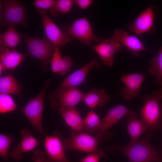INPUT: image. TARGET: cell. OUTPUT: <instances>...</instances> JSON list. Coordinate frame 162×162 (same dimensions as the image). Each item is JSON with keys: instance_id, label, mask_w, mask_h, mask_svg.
I'll list each match as a JSON object with an SVG mask.
<instances>
[{"instance_id": "obj_1", "label": "cell", "mask_w": 162, "mask_h": 162, "mask_svg": "<svg viewBox=\"0 0 162 162\" xmlns=\"http://www.w3.org/2000/svg\"><path fill=\"white\" fill-rule=\"evenodd\" d=\"M154 135L148 132L144 138L130 141L126 146L115 145L106 149L121 152L130 162H162V157L151 143V138Z\"/></svg>"}, {"instance_id": "obj_2", "label": "cell", "mask_w": 162, "mask_h": 162, "mask_svg": "<svg viewBox=\"0 0 162 162\" xmlns=\"http://www.w3.org/2000/svg\"><path fill=\"white\" fill-rule=\"evenodd\" d=\"M144 104L140 111V119L147 126L148 132L155 135L162 127V86L151 95H143Z\"/></svg>"}, {"instance_id": "obj_3", "label": "cell", "mask_w": 162, "mask_h": 162, "mask_svg": "<svg viewBox=\"0 0 162 162\" xmlns=\"http://www.w3.org/2000/svg\"><path fill=\"white\" fill-rule=\"evenodd\" d=\"M22 35L27 48V54L40 61L42 71H47L56 48L46 36L38 38L24 34Z\"/></svg>"}, {"instance_id": "obj_4", "label": "cell", "mask_w": 162, "mask_h": 162, "mask_svg": "<svg viewBox=\"0 0 162 162\" xmlns=\"http://www.w3.org/2000/svg\"><path fill=\"white\" fill-rule=\"evenodd\" d=\"M51 81L49 79L45 83L40 92L34 98L29 100L22 110L36 131L43 134V111L44 101L46 90Z\"/></svg>"}, {"instance_id": "obj_5", "label": "cell", "mask_w": 162, "mask_h": 162, "mask_svg": "<svg viewBox=\"0 0 162 162\" xmlns=\"http://www.w3.org/2000/svg\"><path fill=\"white\" fill-rule=\"evenodd\" d=\"M62 31L72 40H77L87 46H92V41L99 44L103 40L94 34L89 21L85 17L78 19L71 25L64 26Z\"/></svg>"}, {"instance_id": "obj_6", "label": "cell", "mask_w": 162, "mask_h": 162, "mask_svg": "<svg viewBox=\"0 0 162 162\" xmlns=\"http://www.w3.org/2000/svg\"><path fill=\"white\" fill-rule=\"evenodd\" d=\"M3 7L0 13V24L3 27L20 25L28 26L26 8L22 2L16 0L3 1Z\"/></svg>"}, {"instance_id": "obj_7", "label": "cell", "mask_w": 162, "mask_h": 162, "mask_svg": "<svg viewBox=\"0 0 162 162\" xmlns=\"http://www.w3.org/2000/svg\"><path fill=\"white\" fill-rule=\"evenodd\" d=\"M61 140L65 150H77L89 153L99 149V141L95 136L81 132L71 130L69 137L62 138Z\"/></svg>"}, {"instance_id": "obj_8", "label": "cell", "mask_w": 162, "mask_h": 162, "mask_svg": "<svg viewBox=\"0 0 162 162\" xmlns=\"http://www.w3.org/2000/svg\"><path fill=\"white\" fill-rule=\"evenodd\" d=\"M84 94L76 87L68 88L57 93H50L49 101L54 110L75 106L83 101Z\"/></svg>"}, {"instance_id": "obj_9", "label": "cell", "mask_w": 162, "mask_h": 162, "mask_svg": "<svg viewBox=\"0 0 162 162\" xmlns=\"http://www.w3.org/2000/svg\"><path fill=\"white\" fill-rule=\"evenodd\" d=\"M37 10L41 16L46 37L56 48L64 47L72 40L59 28L44 10Z\"/></svg>"}, {"instance_id": "obj_10", "label": "cell", "mask_w": 162, "mask_h": 162, "mask_svg": "<svg viewBox=\"0 0 162 162\" xmlns=\"http://www.w3.org/2000/svg\"><path fill=\"white\" fill-rule=\"evenodd\" d=\"M62 136L58 132L53 135H46L44 146L47 162H71L67 158L62 142Z\"/></svg>"}, {"instance_id": "obj_11", "label": "cell", "mask_w": 162, "mask_h": 162, "mask_svg": "<svg viewBox=\"0 0 162 162\" xmlns=\"http://www.w3.org/2000/svg\"><path fill=\"white\" fill-rule=\"evenodd\" d=\"M158 11L157 7L149 6L128 26V30L139 37L146 33H153L154 20Z\"/></svg>"}, {"instance_id": "obj_12", "label": "cell", "mask_w": 162, "mask_h": 162, "mask_svg": "<svg viewBox=\"0 0 162 162\" xmlns=\"http://www.w3.org/2000/svg\"><path fill=\"white\" fill-rule=\"evenodd\" d=\"M100 66L99 61L96 58L92 59L66 77L57 88L50 93H57L68 88L76 87L85 81L88 73L92 68H98Z\"/></svg>"}, {"instance_id": "obj_13", "label": "cell", "mask_w": 162, "mask_h": 162, "mask_svg": "<svg viewBox=\"0 0 162 162\" xmlns=\"http://www.w3.org/2000/svg\"><path fill=\"white\" fill-rule=\"evenodd\" d=\"M148 74H129L122 76L121 80L124 84V86L120 89L119 93L121 96L127 100L136 97L141 92L142 82Z\"/></svg>"}, {"instance_id": "obj_14", "label": "cell", "mask_w": 162, "mask_h": 162, "mask_svg": "<svg viewBox=\"0 0 162 162\" xmlns=\"http://www.w3.org/2000/svg\"><path fill=\"white\" fill-rule=\"evenodd\" d=\"M132 112L122 104H118L109 110L103 118L100 130L95 136L99 141L105 136L110 128L122 118Z\"/></svg>"}, {"instance_id": "obj_15", "label": "cell", "mask_w": 162, "mask_h": 162, "mask_svg": "<svg viewBox=\"0 0 162 162\" xmlns=\"http://www.w3.org/2000/svg\"><path fill=\"white\" fill-rule=\"evenodd\" d=\"M92 49L100 56L104 64L111 67L113 64L114 54L120 51L122 49V45L117 42L111 38L103 39L98 45H92Z\"/></svg>"}, {"instance_id": "obj_16", "label": "cell", "mask_w": 162, "mask_h": 162, "mask_svg": "<svg viewBox=\"0 0 162 162\" xmlns=\"http://www.w3.org/2000/svg\"><path fill=\"white\" fill-rule=\"evenodd\" d=\"M21 132L22 137L20 142L17 146L12 149L9 153L12 158L17 162L22 160V154L32 151L39 143L38 140L32 135L29 129H22Z\"/></svg>"}, {"instance_id": "obj_17", "label": "cell", "mask_w": 162, "mask_h": 162, "mask_svg": "<svg viewBox=\"0 0 162 162\" xmlns=\"http://www.w3.org/2000/svg\"><path fill=\"white\" fill-rule=\"evenodd\" d=\"M111 38L123 44L128 50L134 56H138L141 51L148 50L136 36L130 35L122 29L115 30Z\"/></svg>"}, {"instance_id": "obj_18", "label": "cell", "mask_w": 162, "mask_h": 162, "mask_svg": "<svg viewBox=\"0 0 162 162\" xmlns=\"http://www.w3.org/2000/svg\"><path fill=\"white\" fill-rule=\"evenodd\" d=\"M25 58L23 54L18 52L15 50L0 47V63L3 66V71L15 69Z\"/></svg>"}, {"instance_id": "obj_19", "label": "cell", "mask_w": 162, "mask_h": 162, "mask_svg": "<svg viewBox=\"0 0 162 162\" xmlns=\"http://www.w3.org/2000/svg\"><path fill=\"white\" fill-rule=\"evenodd\" d=\"M51 64L52 71L61 75H64L70 72L74 66L71 58L69 56H62L59 48L55 49Z\"/></svg>"}, {"instance_id": "obj_20", "label": "cell", "mask_w": 162, "mask_h": 162, "mask_svg": "<svg viewBox=\"0 0 162 162\" xmlns=\"http://www.w3.org/2000/svg\"><path fill=\"white\" fill-rule=\"evenodd\" d=\"M66 124L72 130L81 132L82 130L83 120L75 106L61 109L57 111Z\"/></svg>"}, {"instance_id": "obj_21", "label": "cell", "mask_w": 162, "mask_h": 162, "mask_svg": "<svg viewBox=\"0 0 162 162\" xmlns=\"http://www.w3.org/2000/svg\"><path fill=\"white\" fill-rule=\"evenodd\" d=\"M110 97L104 89L94 87L88 92L84 94L83 100L86 104L92 110L97 106H102Z\"/></svg>"}, {"instance_id": "obj_22", "label": "cell", "mask_w": 162, "mask_h": 162, "mask_svg": "<svg viewBox=\"0 0 162 162\" xmlns=\"http://www.w3.org/2000/svg\"><path fill=\"white\" fill-rule=\"evenodd\" d=\"M137 114L132 112L128 117L127 122V130L131 137V141L139 139L140 136L148 130L147 125L141 119L136 118Z\"/></svg>"}, {"instance_id": "obj_23", "label": "cell", "mask_w": 162, "mask_h": 162, "mask_svg": "<svg viewBox=\"0 0 162 162\" xmlns=\"http://www.w3.org/2000/svg\"><path fill=\"white\" fill-rule=\"evenodd\" d=\"M21 86L11 74H9L0 78V93L17 95L22 97L21 92Z\"/></svg>"}, {"instance_id": "obj_24", "label": "cell", "mask_w": 162, "mask_h": 162, "mask_svg": "<svg viewBox=\"0 0 162 162\" xmlns=\"http://www.w3.org/2000/svg\"><path fill=\"white\" fill-rule=\"evenodd\" d=\"M21 40L20 35L14 26L8 27L6 30L0 35V47L15 48Z\"/></svg>"}, {"instance_id": "obj_25", "label": "cell", "mask_w": 162, "mask_h": 162, "mask_svg": "<svg viewBox=\"0 0 162 162\" xmlns=\"http://www.w3.org/2000/svg\"><path fill=\"white\" fill-rule=\"evenodd\" d=\"M83 120L82 129L81 132L91 135L99 131L101 121L93 110L89 111Z\"/></svg>"}, {"instance_id": "obj_26", "label": "cell", "mask_w": 162, "mask_h": 162, "mask_svg": "<svg viewBox=\"0 0 162 162\" xmlns=\"http://www.w3.org/2000/svg\"><path fill=\"white\" fill-rule=\"evenodd\" d=\"M148 73L155 76L154 83L162 86V46L158 51L157 55L150 60Z\"/></svg>"}, {"instance_id": "obj_27", "label": "cell", "mask_w": 162, "mask_h": 162, "mask_svg": "<svg viewBox=\"0 0 162 162\" xmlns=\"http://www.w3.org/2000/svg\"><path fill=\"white\" fill-rule=\"evenodd\" d=\"M74 4L73 0H56L53 6L50 9V12L55 17L60 14H67L71 10Z\"/></svg>"}, {"instance_id": "obj_28", "label": "cell", "mask_w": 162, "mask_h": 162, "mask_svg": "<svg viewBox=\"0 0 162 162\" xmlns=\"http://www.w3.org/2000/svg\"><path fill=\"white\" fill-rule=\"evenodd\" d=\"M16 106L12 97L9 94H0V113L4 114L13 111Z\"/></svg>"}, {"instance_id": "obj_29", "label": "cell", "mask_w": 162, "mask_h": 162, "mask_svg": "<svg viewBox=\"0 0 162 162\" xmlns=\"http://www.w3.org/2000/svg\"><path fill=\"white\" fill-rule=\"evenodd\" d=\"M14 140L13 136L0 134V156L4 161L7 160L10 148Z\"/></svg>"}, {"instance_id": "obj_30", "label": "cell", "mask_w": 162, "mask_h": 162, "mask_svg": "<svg viewBox=\"0 0 162 162\" xmlns=\"http://www.w3.org/2000/svg\"><path fill=\"white\" fill-rule=\"evenodd\" d=\"M106 155L101 150L89 153L80 160V162H99L100 158L105 157Z\"/></svg>"}, {"instance_id": "obj_31", "label": "cell", "mask_w": 162, "mask_h": 162, "mask_svg": "<svg viewBox=\"0 0 162 162\" xmlns=\"http://www.w3.org/2000/svg\"><path fill=\"white\" fill-rule=\"evenodd\" d=\"M55 0H35L32 4L37 9L44 10L50 9L53 6L56 2Z\"/></svg>"}, {"instance_id": "obj_32", "label": "cell", "mask_w": 162, "mask_h": 162, "mask_svg": "<svg viewBox=\"0 0 162 162\" xmlns=\"http://www.w3.org/2000/svg\"><path fill=\"white\" fill-rule=\"evenodd\" d=\"M32 159L33 162H47L45 151L38 148L33 151Z\"/></svg>"}, {"instance_id": "obj_33", "label": "cell", "mask_w": 162, "mask_h": 162, "mask_svg": "<svg viewBox=\"0 0 162 162\" xmlns=\"http://www.w3.org/2000/svg\"><path fill=\"white\" fill-rule=\"evenodd\" d=\"M74 4H76L82 10L87 9L93 2L92 0H74Z\"/></svg>"}, {"instance_id": "obj_34", "label": "cell", "mask_w": 162, "mask_h": 162, "mask_svg": "<svg viewBox=\"0 0 162 162\" xmlns=\"http://www.w3.org/2000/svg\"><path fill=\"white\" fill-rule=\"evenodd\" d=\"M3 71V67L2 65L0 63V75H1Z\"/></svg>"}, {"instance_id": "obj_35", "label": "cell", "mask_w": 162, "mask_h": 162, "mask_svg": "<svg viewBox=\"0 0 162 162\" xmlns=\"http://www.w3.org/2000/svg\"><path fill=\"white\" fill-rule=\"evenodd\" d=\"M159 153L160 155L162 157V150L160 151Z\"/></svg>"}]
</instances>
